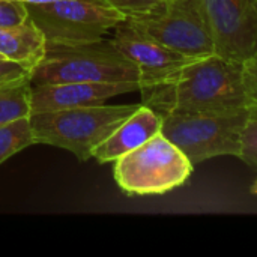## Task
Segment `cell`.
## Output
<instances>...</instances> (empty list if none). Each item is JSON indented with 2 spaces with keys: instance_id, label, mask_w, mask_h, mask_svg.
I'll return each instance as SVG.
<instances>
[{
  "instance_id": "cell-1",
  "label": "cell",
  "mask_w": 257,
  "mask_h": 257,
  "mask_svg": "<svg viewBox=\"0 0 257 257\" xmlns=\"http://www.w3.org/2000/svg\"><path fill=\"white\" fill-rule=\"evenodd\" d=\"M142 104L158 114L227 113L247 108L242 63L218 54L197 57L163 81L145 87Z\"/></svg>"
},
{
  "instance_id": "cell-2",
  "label": "cell",
  "mask_w": 257,
  "mask_h": 257,
  "mask_svg": "<svg viewBox=\"0 0 257 257\" xmlns=\"http://www.w3.org/2000/svg\"><path fill=\"white\" fill-rule=\"evenodd\" d=\"M74 81H137L142 86V74L107 38L77 45H47L44 59L33 69L32 84Z\"/></svg>"
},
{
  "instance_id": "cell-3",
  "label": "cell",
  "mask_w": 257,
  "mask_h": 257,
  "mask_svg": "<svg viewBox=\"0 0 257 257\" xmlns=\"http://www.w3.org/2000/svg\"><path fill=\"white\" fill-rule=\"evenodd\" d=\"M140 104H99L32 114L35 143L65 149L84 163Z\"/></svg>"
},
{
  "instance_id": "cell-4",
  "label": "cell",
  "mask_w": 257,
  "mask_h": 257,
  "mask_svg": "<svg viewBox=\"0 0 257 257\" xmlns=\"http://www.w3.org/2000/svg\"><path fill=\"white\" fill-rule=\"evenodd\" d=\"M194 164L161 133L114 161L113 176L128 196H160L182 187Z\"/></svg>"
},
{
  "instance_id": "cell-5",
  "label": "cell",
  "mask_w": 257,
  "mask_h": 257,
  "mask_svg": "<svg viewBox=\"0 0 257 257\" xmlns=\"http://www.w3.org/2000/svg\"><path fill=\"white\" fill-rule=\"evenodd\" d=\"M161 117V134L193 164H199L223 155L238 157L248 108L227 113H167Z\"/></svg>"
},
{
  "instance_id": "cell-6",
  "label": "cell",
  "mask_w": 257,
  "mask_h": 257,
  "mask_svg": "<svg viewBox=\"0 0 257 257\" xmlns=\"http://www.w3.org/2000/svg\"><path fill=\"white\" fill-rule=\"evenodd\" d=\"M47 45H77L104 39L126 17L102 0H56L26 5Z\"/></svg>"
},
{
  "instance_id": "cell-7",
  "label": "cell",
  "mask_w": 257,
  "mask_h": 257,
  "mask_svg": "<svg viewBox=\"0 0 257 257\" xmlns=\"http://www.w3.org/2000/svg\"><path fill=\"white\" fill-rule=\"evenodd\" d=\"M126 20L155 41L187 57L215 54L200 0H166L157 12Z\"/></svg>"
},
{
  "instance_id": "cell-8",
  "label": "cell",
  "mask_w": 257,
  "mask_h": 257,
  "mask_svg": "<svg viewBox=\"0 0 257 257\" xmlns=\"http://www.w3.org/2000/svg\"><path fill=\"white\" fill-rule=\"evenodd\" d=\"M214 53L242 63L257 48V0H200Z\"/></svg>"
},
{
  "instance_id": "cell-9",
  "label": "cell",
  "mask_w": 257,
  "mask_h": 257,
  "mask_svg": "<svg viewBox=\"0 0 257 257\" xmlns=\"http://www.w3.org/2000/svg\"><path fill=\"white\" fill-rule=\"evenodd\" d=\"M113 32L111 42L140 69L142 89L163 81L172 72L193 60L155 41L128 20L116 26Z\"/></svg>"
},
{
  "instance_id": "cell-10",
  "label": "cell",
  "mask_w": 257,
  "mask_h": 257,
  "mask_svg": "<svg viewBox=\"0 0 257 257\" xmlns=\"http://www.w3.org/2000/svg\"><path fill=\"white\" fill-rule=\"evenodd\" d=\"M137 81H116V83H56V84H32V114L89 107L105 104L107 99L130 93L140 92Z\"/></svg>"
},
{
  "instance_id": "cell-11",
  "label": "cell",
  "mask_w": 257,
  "mask_h": 257,
  "mask_svg": "<svg viewBox=\"0 0 257 257\" xmlns=\"http://www.w3.org/2000/svg\"><path fill=\"white\" fill-rule=\"evenodd\" d=\"M163 117L154 108L140 104V107L128 116L102 143H99L92 158L99 164L114 163L125 154L137 149L152 137L161 133Z\"/></svg>"
},
{
  "instance_id": "cell-12",
  "label": "cell",
  "mask_w": 257,
  "mask_h": 257,
  "mask_svg": "<svg viewBox=\"0 0 257 257\" xmlns=\"http://www.w3.org/2000/svg\"><path fill=\"white\" fill-rule=\"evenodd\" d=\"M45 53L47 39L30 18L15 26L0 27V54L6 60L17 62L33 71Z\"/></svg>"
},
{
  "instance_id": "cell-13",
  "label": "cell",
  "mask_w": 257,
  "mask_h": 257,
  "mask_svg": "<svg viewBox=\"0 0 257 257\" xmlns=\"http://www.w3.org/2000/svg\"><path fill=\"white\" fill-rule=\"evenodd\" d=\"M32 116V83L0 89V126Z\"/></svg>"
},
{
  "instance_id": "cell-14",
  "label": "cell",
  "mask_w": 257,
  "mask_h": 257,
  "mask_svg": "<svg viewBox=\"0 0 257 257\" xmlns=\"http://www.w3.org/2000/svg\"><path fill=\"white\" fill-rule=\"evenodd\" d=\"M36 145L30 117H23L0 126V164L23 149Z\"/></svg>"
},
{
  "instance_id": "cell-15",
  "label": "cell",
  "mask_w": 257,
  "mask_h": 257,
  "mask_svg": "<svg viewBox=\"0 0 257 257\" xmlns=\"http://www.w3.org/2000/svg\"><path fill=\"white\" fill-rule=\"evenodd\" d=\"M238 158L257 170V111L248 110V117L241 131Z\"/></svg>"
},
{
  "instance_id": "cell-16",
  "label": "cell",
  "mask_w": 257,
  "mask_h": 257,
  "mask_svg": "<svg viewBox=\"0 0 257 257\" xmlns=\"http://www.w3.org/2000/svg\"><path fill=\"white\" fill-rule=\"evenodd\" d=\"M116 11L122 12L126 18L142 17L157 12L163 8L166 0H102Z\"/></svg>"
},
{
  "instance_id": "cell-17",
  "label": "cell",
  "mask_w": 257,
  "mask_h": 257,
  "mask_svg": "<svg viewBox=\"0 0 257 257\" xmlns=\"http://www.w3.org/2000/svg\"><path fill=\"white\" fill-rule=\"evenodd\" d=\"M242 84L247 98V108L257 111V48L242 62Z\"/></svg>"
},
{
  "instance_id": "cell-18",
  "label": "cell",
  "mask_w": 257,
  "mask_h": 257,
  "mask_svg": "<svg viewBox=\"0 0 257 257\" xmlns=\"http://www.w3.org/2000/svg\"><path fill=\"white\" fill-rule=\"evenodd\" d=\"M33 71L11 60H0V89L32 83Z\"/></svg>"
},
{
  "instance_id": "cell-19",
  "label": "cell",
  "mask_w": 257,
  "mask_h": 257,
  "mask_svg": "<svg viewBox=\"0 0 257 257\" xmlns=\"http://www.w3.org/2000/svg\"><path fill=\"white\" fill-rule=\"evenodd\" d=\"M29 18L24 3L17 0H0V27L15 26Z\"/></svg>"
},
{
  "instance_id": "cell-20",
  "label": "cell",
  "mask_w": 257,
  "mask_h": 257,
  "mask_svg": "<svg viewBox=\"0 0 257 257\" xmlns=\"http://www.w3.org/2000/svg\"><path fill=\"white\" fill-rule=\"evenodd\" d=\"M17 2H21L24 5H42V3H51L56 0H17Z\"/></svg>"
},
{
  "instance_id": "cell-21",
  "label": "cell",
  "mask_w": 257,
  "mask_h": 257,
  "mask_svg": "<svg viewBox=\"0 0 257 257\" xmlns=\"http://www.w3.org/2000/svg\"><path fill=\"white\" fill-rule=\"evenodd\" d=\"M250 191H251V193H253L254 196H257V179L254 181V184L251 185V190H250Z\"/></svg>"
},
{
  "instance_id": "cell-22",
  "label": "cell",
  "mask_w": 257,
  "mask_h": 257,
  "mask_svg": "<svg viewBox=\"0 0 257 257\" xmlns=\"http://www.w3.org/2000/svg\"><path fill=\"white\" fill-rule=\"evenodd\" d=\"M0 60H6V59H5V57H3V56L0 54Z\"/></svg>"
}]
</instances>
